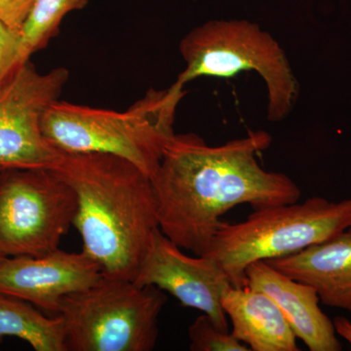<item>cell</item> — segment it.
Returning <instances> with one entry per match:
<instances>
[{"label": "cell", "mask_w": 351, "mask_h": 351, "mask_svg": "<svg viewBox=\"0 0 351 351\" xmlns=\"http://www.w3.org/2000/svg\"><path fill=\"white\" fill-rule=\"evenodd\" d=\"M6 337L23 339L36 351H66L59 314L46 317L29 302L0 293V343Z\"/></svg>", "instance_id": "5bb4252c"}, {"label": "cell", "mask_w": 351, "mask_h": 351, "mask_svg": "<svg viewBox=\"0 0 351 351\" xmlns=\"http://www.w3.org/2000/svg\"><path fill=\"white\" fill-rule=\"evenodd\" d=\"M167 295L156 286L104 276L91 287L64 298L66 351H151Z\"/></svg>", "instance_id": "8992f818"}, {"label": "cell", "mask_w": 351, "mask_h": 351, "mask_svg": "<svg viewBox=\"0 0 351 351\" xmlns=\"http://www.w3.org/2000/svg\"><path fill=\"white\" fill-rule=\"evenodd\" d=\"M87 3L88 0H36L21 31L25 61H29L34 53L43 49L56 36L68 14L84 8Z\"/></svg>", "instance_id": "9a60e30c"}, {"label": "cell", "mask_w": 351, "mask_h": 351, "mask_svg": "<svg viewBox=\"0 0 351 351\" xmlns=\"http://www.w3.org/2000/svg\"><path fill=\"white\" fill-rule=\"evenodd\" d=\"M246 287L269 295L283 313L297 339L311 351H339L332 321L320 308L315 289L285 276L265 261L246 269Z\"/></svg>", "instance_id": "8fae6325"}, {"label": "cell", "mask_w": 351, "mask_h": 351, "mask_svg": "<svg viewBox=\"0 0 351 351\" xmlns=\"http://www.w3.org/2000/svg\"><path fill=\"white\" fill-rule=\"evenodd\" d=\"M51 170L75 191L82 252L104 276L134 280L159 228L152 180L130 161L98 152H63Z\"/></svg>", "instance_id": "7a4b0ae2"}, {"label": "cell", "mask_w": 351, "mask_h": 351, "mask_svg": "<svg viewBox=\"0 0 351 351\" xmlns=\"http://www.w3.org/2000/svg\"><path fill=\"white\" fill-rule=\"evenodd\" d=\"M75 191L51 169L0 174V256L46 255L59 249L75 223Z\"/></svg>", "instance_id": "52a82bcc"}, {"label": "cell", "mask_w": 351, "mask_h": 351, "mask_svg": "<svg viewBox=\"0 0 351 351\" xmlns=\"http://www.w3.org/2000/svg\"><path fill=\"white\" fill-rule=\"evenodd\" d=\"M69 71L58 66L38 73L29 61L0 86V169H52L63 152L48 142L44 114L68 82Z\"/></svg>", "instance_id": "ba28073f"}, {"label": "cell", "mask_w": 351, "mask_h": 351, "mask_svg": "<svg viewBox=\"0 0 351 351\" xmlns=\"http://www.w3.org/2000/svg\"><path fill=\"white\" fill-rule=\"evenodd\" d=\"M221 306L232 325V335L251 351H299L297 337L271 299L248 287L228 289Z\"/></svg>", "instance_id": "4fadbf2b"}, {"label": "cell", "mask_w": 351, "mask_h": 351, "mask_svg": "<svg viewBox=\"0 0 351 351\" xmlns=\"http://www.w3.org/2000/svg\"><path fill=\"white\" fill-rule=\"evenodd\" d=\"M2 258H3V257H1V256H0V260H1Z\"/></svg>", "instance_id": "ffe728a7"}, {"label": "cell", "mask_w": 351, "mask_h": 351, "mask_svg": "<svg viewBox=\"0 0 351 351\" xmlns=\"http://www.w3.org/2000/svg\"><path fill=\"white\" fill-rule=\"evenodd\" d=\"M24 63L21 32L0 23V86Z\"/></svg>", "instance_id": "e0dca14e"}, {"label": "cell", "mask_w": 351, "mask_h": 351, "mask_svg": "<svg viewBox=\"0 0 351 351\" xmlns=\"http://www.w3.org/2000/svg\"><path fill=\"white\" fill-rule=\"evenodd\" d=\"M189 350L193 351H251L250 348L214 324L206 314L193 321L189 328Z\"/></svg>", "instance_id": "2e32d148"}, {"label": "cell", "mask_w": 351, "mask_h": 351, "mask_svg": "<svg viewBox=\"0 0 351 351\" xmlns=\"http://www.w3.org/2000/svg\"><path fill=\"white\" fill-rule=\"evenodd\" d=\"M133 281L141 287L156 286L169 293L182 306L202 311L217 327L228 332L221 298L233 285L221 263L206 255H186L159 228Z\"/></svg>", "instance_id": "9c48e42d"}, {"label": "cell", "mask_w": 351, "mask_h": 351, "mask_svg": "<svg viewBox=\"0 0 351 351\" xmlns=\"http://www.w3.org/2000/svg\"><path fill=\"white\" fill-rule=\"evenodd\" d=\"M265 262L315 289L325 306L351 313V226L298 253Z\"/></svg>", "instance_id": "7c38bea8"}, {"label": "cell", "mask_w": 351, "mask_h": 351, "mask_svg": "<svg viewBox=\"0 0 351 351\" xmlns=\"http://www.w3.org/2000/svg\"><path fill=\"white\" fill-rule=\"evenodd\" d=\"M1 171H2V170H1V169H0V174H1Z\"/></svg>", "instance_id": "44dd1931"}, {"label": "cell", "mask_w": 351, "mask_h": 351, "mask_svg": "<svg viewBox=\"0 0 351 351\" xmlns=\"http://www.w3.org/2000/svg\"><path fill=\"white\" fill-rule=\"evenodd\" d=\"M335 331L341 338L345 339L351 348V321L343 316H337L332 321Z\"/></svg>", "instance_id": "d6986e66"}, {"label": "cell", "mask_w": 351, "mask_h": 351, "mask_svg": "<svg viewBox=\"0 0 351 351\" xmlns=\"http://www.w3.org/2000/svg\"><path fill=\"white\" fill-rule=\"evenodd\" d=\"M184 94L176 82L167 89H149L124 112L58 100L44 114L43 134L59 151L119 156L152 180L175 135L176 110Z\"/></svg>", "instance_id": "3957f363"}, {"label": "cell", "mask_w": 351, "mask_h": 351, "mask_svg": "<svg viewBox=\"0 0 351 351\" xmlns=\"http://www.w3.org/2000/svg\"><path fill=\"white\" fill-rule=\"evenodd\" d=\"M271 142L263 130L218 145L196 134H175L152 179L161 232L182 250L201 256L223 223L221 217L233 208L298 202L299 186L258 162Z\"/></svg>", "instance_id": "6da1fadb"}, {"label": "cell", "mask_w": 351, "mask_h": 351, "mask_svg": "<svg viewBox=\"0 0 351 351\" xmlns=\"http://www.w3.org/2000/svg\"><path fill=\"white\" fill-rule=\"evenodd\" d=\"M103 277L100 265L82 253L57 249L46 255L2 258L0 293L59 313L66 295L82 292Z\"/></svg>", "instance_id": "30bf717a"}, {"label": "cell", "mask_w": 351, "mask_h": 351, "mask_svg": "<svg viewBox=\"0 0 351 351\" xmlns=\"http://www.w3.org/2000/svg\"><path fill=\"white\" fill-rule=\"evenodd\" d=\"M350 226L351 197L258 208L240 223L223 221L203 255L221 263L234 287H246L251 263L287 257Z\"/></svg>", "instance_id": "277c9868"}, {"label": "cell", "mask_w": 351, "mask_h": 351, "mask_svg": "<svg viewBox=\"0 0 351 351\" xmlns=\"http://www.w3.org/2000/svg\"><path fill=\"white\" fill-rule=\"evenodd\" d=\"M36 0H0V23L22 31Z\"/></svg>", "instance_id": "ac0fdd59"}, {"label": "cell", "mask_w": 351, "mask_h": 351, "mask_svg": "<svg viewBox=\"0 0 351 351\" xmlns=\"http://www.w3.org/2000/svg\"><path fill=\"white\" fill-rule=\"evenodd\" d=\"M186 69L176 83L184 86L202 76L230 78L255 71L267 91V119L282 121L299 98L300 85L280 44L246 20L210 21L180 43Z\"/></svg>", "instance_id": "5b68a950"}]
</instances>
